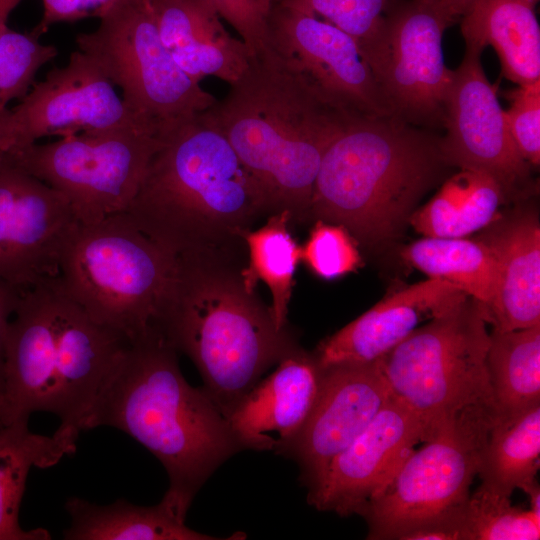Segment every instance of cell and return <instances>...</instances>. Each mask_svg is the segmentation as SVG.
Returning <instances> with one entry per match:
<instances>
[{
	"instance_id": "1",
	"label": "cell",
	"mask_w": 540,
	"mask_h": 540,
	"mask_svg": "<svg viewBox=\"0 0 540 540\" xmlns=\"http://www.w3.org/2000/svg\"><path fill=\"white\" fill-rule=\"evenodd\" d=\"M125 213L175 257L243 265L245 233L271 215L225 136L202 112L161 134Z\"/></svg>"
},
{
	"instance_id": "2",
	"label": "cell",
	"mask_w": 540,
	"mask_h": 540,
	"mask_svg": "<svg viewBox=\"0 0 540 540\" xmlns=\"http://www.w3.org/2000/svg\"><path fill=\"white\" fill-rule=\"evenodd\" d=\"M99 426L125 432L161 462L169 477L161 501L183 521L209 477L243 451L227 418L203 387L185 380L178 352L156 330L124 350L86 431Z\"/></svg>"
},
{
	"instance_id": "3",
	"label": "cell",
	"mask_w": 540,
	"mask_h": 540,
	"mask_svg": "<svg viewBox=\"0 0 540 540\" xmlns=\"http://www.w3.org/2000/svg\"><path fill=\"white\" fill-rule=\"evenodd\" d=\"M202 115L225 136L270 213L287 211L299 223L309 221L325 152L358 118L326 101L268 44Z\"/></svg>"
},
{
	"instance_id": "4",
	"label": "cell",
	"mask_w": 540,
	"mask_h": 540,
	"mask_svg": "<svg viewBox=\"0 0 540 540\" xmlns=\"http://www.w3.org/2000/svg\"><path fill=\"white\" fill-rule=\"evenodd\" d=\"M129 342L92 320L57 278L24 290L5 341L7 424L50 412L57 432L78 439Z\"/></svg>"
},
{
	"instance_id": "5",
	"label": "cell",
	"mask_w": 540,
	"mask_h": 540,
	"mask_svg": "<svg viewBox=\"0 0 540 540\" xmlns=\"http://www.w3.org/2000/svg\"><path fill=\"white\" fill-rule=\"evenodd\" d=\"M156 329L198 369L203 389L227 418L262 376L301 347L279 329L270 306L245 285L237 263L176 257Z\"/></svg>"
},
{
	"instance_id": "6",
	"label": "cell",
	"mask_w": 540,
	"mask_h": 540,
	"mask_svg": "<svg viewBox=\"0 0 540 540\" xmlns=\"http://www.w3.org/2000/svg\"><path fill=\"white\" fill-rule=\"evenodd\" d=\"M448 166L430 129L393 115L358 117L324 154L309 221L342 225L367 246L382 244L400 233Z\"/></svg>"
},
{
	"instance_id": "7",
	"label": "cell",
	"mask_w": 540,
	"mask_h": 540,
	"mask_svg": "<svg viewBox=\"0 0 540 540\" xmlns=\"http://www.w3.org/2000/svg\"><path fill=\"white\" fill-rule=\"evenodd\" d=\"M487 324L483 304L464 295L379 359L393 396L418 414L429 439L446 426L496 421Z\"/></svg>"
},
{
	"instance_id": "8",
	"label": "cell",
	"mask_w": 540,
	"mask_h": 540,
	"mask_svg": "<svg viewBox=\"0 0 540 540\" xmlns=\"http://www.w3.org/2000/svg\"><path fill=\"white\" fill-rule=\"evenodd\" d=\"M176 269V257L123 212L76 226L57 281L92 320L131 342L156 330Z\"/></svg>"
},
{
	"instance_id": "9",
	"label": "cell",
	"mask_w": 540,
	"mask_h": 540,
	"mask_svg": "<svg viewBox=\"0 0 540 540\" xmlns=\"http://www.w3.org/2000/svg\"><path fill=\"white\" fill-rule=\"evenodd\" d=\"M97 29L76 37L122 100L160 134L210 108L217 100L177 65L163 44L149 0H116Z\"/></svg>"
},
{
	"instance_id": "10",
	"label": "cell",
	"mask_w": 540,
	"mask_h": 540,
	"mask_svg": "<svg viewBox=\"0 0 540 540\" xmlns=\"http://www.w3.org/2000/svg\"><path fill=\"white\" fill-rule=\"evenodd\" d=\"M160 143L156 131L130 127L34 143L2 159L60 192L89 224L127 211Z\"/></svg>"
},
{
	"instance_id": "11",
	"label": "cell",
	"mask_w": 540,
	"mask_h": 540,
	"mask_svg": "<svg viewBox=\"0 0 540 540\" xmlns=\"http://www.w3.org/2000/svg\"><path fill=\"white\" fill-rule=\"evenodd\" d=\"M458 18L448 0H398L360 47L393 116L427 129L443 126L453 70L442 39Z\"/></svg>"
},
{
	"instance_id": "12",
	"label": "cell",
	"mask_w": 540,
	"mask_h": 540,
	"mask_svg": "<svg viewBox=\"0 0 540 540\" xmlns=\"http://www.w3.org/2000/svg\"><path fill=\"white\" fill-rule=\"evenodd\" d=\"M490 429L446 426L403 462L362 511L368 539L400 540L411 529L461 506L477 475Z\"/></svg>"
},
{
	"instance_id": "13",
	"label": "cell",
	"mask_w": 540,
	"mask_h": 540,
	"mask_svg": "<svg viewBox=\"0 0 540 540\" xmlns=\"http://www.w3.org/2000/svg\"><path fill=\"white\" fill-rule=\"evenodd\" d=\"M97 62L78 50L61 68L50 70L13 109L8 110L4 153L36 143L42 137L68 136L144 127L114 90ZM160 134V133H159Z\"/></svg>"
},
{
	"instance_id": "14",
	"label": "cell",
	"mask_w": 540,
	"mask_h": 540,
	"mask_svg": "<svg viewBox=\"0 0 540 540\" xmlns=\"http://www.w3.org/2000/svg\"><path fill=\"white\" fill-rule=\"evenodd\" d=\"M267 44L337 109L355 117L392 115L358 42L336 26L276 2Z\"/></svg>"
},
{
	"instance_id": "15",
	"label": "cell",
	"mask_w": 540,
	"mask_h": 540,
	"mask_svg": "<svg viewBox=\"0 0 540 540\" xmlns=\"http://www.w3.org/2000/svg\"><path fill=\"white\" fill-rule=\"evenodd\" d=\"M481 53L465 46L462 62L453 70L444 102L446 132L440 137V147L450 166L489 175L506 196L527 184L530 165L511 137L496 87L483 70Z\"/></svg>"
},
{
	"instance_id": "16",
	"label": "cell",
	"mask_w": 540,
	"mask_h": 540,
	"mask_svg": "<svg viewBox=\"0 0 540 540\" xmlns=\"http://www.w3.org/2000/svg\"><path fill=\"white\" fill-rule=\"evenodd\" d=\"M78 224L60 192L1 158L0 279L27 290L57 278Z\"/></svg>"
},
{
	"instance_id": "17",
	"label": "cell",
	"mask_w": 540,
	"mask_h": 540,
	"mask_svg": "<svg viewBox=\"0 0 540 540\" xmlns=\"http://www.w3.org/2000/svg\"><path fill=\"white\" fill-rule=\"evenodd\" d=\"M392 396L379 359L321 369L309 415L280 455L296 462L307 495L320 485L333 459L368 427Z\"/></svg>"
},
{
	"instance_id": "18",
	"label": "cell",
	"mask_w": 540,
	"mask_h": 540,
	"mask_svg": "<svg viewBox=\"0 0 540 540\" xmlns=\"http://www.w3.org/2000/svg\"><path fill=\"white\" fill-rule=\"evenodd\" d=\"M427 426L405 403L392 398L368 427L330 463L320 485L307 495L309 505L341 517L360 515L392 481Z\"/></svg>"
},
{
	"instance_id": "19",
	"label": "cell",
	"mask_w": 540,
	"mask_h": 540,
	"mask_svg": "<svg viewBox=\"0 0 540 540\" xmlns=\"http://www.w3.org/2000/svg\"><path fill=\"white\" fill-rule=\"evenodd\" d=\"M464 295L441 279L429 278L409 285L325 338L312 353L320 369L378 360L422 322L442 314Z\"/></svg>"
},
{
	"instance_id": "20",
	"label": "cell",
	"mask_w": 540,
	"mask_h": 540,
	"mask_svg": "<svg viewBox=\"0 0 540 540\" xmlns=\"http://www.w3.org/2000/svg\"><path fill=\"white\" fill-rule=\"evenodd\" d=\"M321 369L302 347L282 359L228 415L243 450H285L298 434L315 401Z\"/></svg>"
},
{
	"instance_id": "21",
	"label": "cell",
	"mask_w": 540,
	"mask_h": 540,
	"mask_svg": "<svg viewBox=\"0 0 540 540\" xmlns=\"http://www.w3.org/2000/svg\"><path fill=\"white\" fill-rule=\"evenodd\" d=\"M497 262V284L487 323L501 331L540 325V227L534 215L499 224L482 239Z\"/></svg>"
},
{
	"instance_id": "22",
	"label": "cell",
	"mask_w": 540,
	"mask_h": 540,
	"mask_svg": "<svg viewBox=\"0 0 540 540\" xmlns=\"http://www.w3.org/2000/svg\"><path fill=\"white\" fill-rule=\"evenodd\" d=\"M533 0H474L462 16L465 46L491 45L502 74L518 86L540 80V28Z\"/></svg>"
},
{
	"instance_id": "23",
	"label": "cell",
	"mask_w": 540,
	"mask_h": 540,
	"mask_svg": "<svg viewBox=\"0 0 540 540\" xmlns=\"http://www.w3.org/2000/svg\"><path fill=\"white\" fill-rule=\"evenodd\" d=\"M29 419L0 427V540H49L43 528L24 530L19 510L31 468H48L73 455L77 440L55 431L52 436L33 433Z\"/></svg>"
},
{
	"instance_id": "24",
	"label": "cell",
	"mask_w": 540,
	"mask_h": 540,
	"mask_svg": "<svg viewBox=\"0 0 540 540\" xmlns=\"http://www.w3.org/2000/svg\"><path fill=\"white\" fill-rule=\"evenodd\" d=\"M71 523L66 540H217L228 539L189 528L162 501L140 506L124 499L98 505L78 497L65 504Z\"/></svg>"
},
{
	"instance_id": "25",
	"label": "cell",
	"mask_w": 540,
	"mask_h": 540,
	"mask_svg": "<svg viewBox=\"0 0 540 540\" xmlns=\"http://www.w3.org/2000/svg\"><path fill=\"white\" fill-rule=\"evenodd\" d=\"M504 196L489 175L460 169L408 222L424 237L465 238L495 220Z\"/></svg>"
},
{
	"instance_id": "26",
	"label": "cell",
	"mask_w": 540,
	"mask_h": 540,
	"mask_svg": "<svg viewBox=\"0 0 540 540\" xmlns=\"http://www.w3.org/2000/svg\"><path fill=\"white\" fill-rule=\"evenodd\" d=\"M540 455V404L510 418L497 419L480 452L481 486L510 497L536 481Z\"/></svg>"
},
{
	"instance_id": "27",
	"label": "cell",
	"mask_w": 540,
	"mask_h": 540,
	"mask_svg": "<svg viewBox=\"0 0 540 540\" xmlns=\"http://www.w3.org/2000/svg\"><path fill=\"white\" fill-rule=\"evenodd\" d=\"M487 369L497 419L539 405L540 325L513 331L492 328Z\"/></svg>"
},
{
	"instance_id": "28",
	"label": "cell",
	"mask_w": 540,
	"mask_h": 540,
	"mask_svg": "<svg viewBox=\"0 0 540 540\" xmlns=\"http://www.w3.org/2000/svg\"><path fill=\"white\" fill-rule=\"evenodd\" d=\"M401 257L429 278L451 283L485 311L493 301L497 262L481 239L424 237L404 247Z\"/></svg>"
},
{
	"instance_id": "29",
	"label": "cell",
	"mask_w": 540,
	"mask_h": 540,
	"mask_svg": "<svg viewBox=\"0 0 540 540\" xmlns=\"http://www.w3.org/2000/svg\"><path fill=\"white\" fill-rule=\"evenodd\" d=\"M293 222L287 211L267 216L266 223L244 235L247 264L241 269L248 289L255 290L259 281L271 293V310L279 329L288 325V308L294 286L296 267L301 261V246L289 231Z\"/></svg>"
},
{
	"instance_id": "30",
	"label": "cell",
	"mask_w": 540,
	"mask_h": 540,
	"mask_svg": "<svg viewBox=\"0 0 540 540\" xmlns=\"http://www.w3.org/2000/svg\"><path fill=\"white\" fill-rule=\"evenodd\" d=\"M466 540H538L540 515L481 485L463 506Z\"/></svg>"
},
{
	"instance_id": "31",
	"label": "cell",
	"mask_w": 540,
	"mask_h": 540,
	"mask_svg": "<svg viewBox=\"0 0 540 540\" xmlns=\"http://www.w3.org/2000/svg\"><path fill=\"white\" fill-rule=\"evenodd\" d=\"M39 36L35 29L20 33L8 27L0 34V110L12 99L22 100L41 66L57 56L56 47L40 43Z\"/></svg>"
},
{
	"instance_id": "32",
	"label": "cell",
	"mask_w": 540,
	"mask_h": 540,
	"mask_svg": "<svg viewBox=\"0 0 540 540\" xmlns=\"http://www.w3.org/2000/svg\"><path fill=\"white\" fill-rule=\"evenodd\" d=\"M160 38L170 51L227 33L205 0H149Z\"/></svg>"
},
{
	"instance_id": "33",
	"label": "cell",
	"mask_w": 540,
	"mask_h": 540,
	"mask_svg": "<svg viewBox=\"0 0 540 540\" xmlns=\"http://www.w3.org/2000/svg\"><path fill=\"white\" fill-rule=\"evenodd\" d=\"M398 0H277L282 6L326 21L352 36L359 47L379 32Z\"/></svg>"
},
{
	"instance_id": "34",
	"label": "cell",
	"mask_w": 540,
	"mask_h": 540,
	"mask_svg": "<svg viewBox=\"0 0 540 540\" xmlns=\"http://www.w3.org/2000/svg\"><path fill=\"white\" fill-rule=\"evenodd\" d=\"M171 54L180 69L197 83L204 77L213 76L230 85L243 76L250 62L242 40L228 33L176 48Z\"/></svg>"
},
{
	"instance_id": "35",
	"label": "cell",
	"mask_w": 540,
	"mask_h": 540,
	"mask_svg": "<svg viewBox=\"0 0 540 540\" xmlns=\"http://www.w3.org/2000/svg\"><path fill=\"white\" fill-rule=\"evenodd\" d=\"M301 261L317 276L335 279L359 268L362 258L357 241L345 227L315 220L301 246Z\"/></svg>"
},
{
	"instance_id": "36",
	"label": "cell",
	"mask_w": 540,
	"mask_h": 540,
	"mask_svg": "<svg viewBox=\"0 0 540 540\" xmlns=\"http://www.w3.org/2000/svg\"><path fill=\"white\" fill-rule=\"evenodd\" d=\"M510 107L505 118L511 137L522 158L540 164V80L518 86L507 93Z\"/></svg>"
},
{
	"instance_id": "37",
	"label": "cell",
	"mask_w": 540,
	"mask_h": 540,
	"mask_svg": "<svg viewBox=\"0 0 540 540\" xmlns=\"http://www.w3.org/2000/svg\"><path fill=\"white\" fill-rule=\"evenodd\" d=\"M277 0H205L239 34L250 57L268 43V23Z\"/></svg>"
},
{
	"instance_id": "38",
	"label": "cell",
	"mask_w": 540,
	"mask_h": 540,
	"mask_svg": "<svg viewBox=\"0 0 540 540\" xmlns=\"http://www.w3.org/2000/svg\"><path fill=\"white\" fill-rule=\"evenodd\" d=\"M43 17L34 28L40 35L59 22H73L89 17L85 0H42Z\"/></svg>"
},
{
	"instance_id": "39",
	"label": "cell",
	"mask_w": 540,
	"mask_h": 540,
	"mask_svg": "<svg viewBox=\"0 0 540 540\" xmlns=\"http://www.w3.org/2000/svg\"><path fill=\"white\" fill-rule=\"evenodd\" d=\"M24 290L0 279V393L4 389L5 341L10 320Z\"/></svg>"
},
{
	"instance_id": "40",
	"label": "cell",
	"mask_w": 540,
	"mask_h": 540,
	"mask_svg": "<svg viewBox=\"0 0 540 540\" xmlns=\"http://www.w3.org/2000/svg\"><path fill=\"white\" fill-rule=\"evenodd\" d=\"M116 0H85L88 16L98 17L105 12Z\"/></svg>"
},
{
	"instance_id": "41",
	"label": "cell",
	"mask_w": 540,
	"mask_h": 540,
	"mask_svg": "<svg viewBox=\"0 0 540 540\" xmlns=\"http://www.w3.org/2000/svg\"><path fill=\"white\" fill-rule=\"evenodd\" d=\"M21 0H0V34L7 28L6 22L12 10Z\"/></svg>"
},
{
	"instance_id": "42",
	"label": "cell",
	"mask_w": 540,
	"mask_h": 540,
	"mask_svg": "<svg viewBox=\"0 0 540 540\" xmlns=\"http://www.w3.org/2000/svg\"><path fill=\"white\" fill-rule=\"evenodd\" d=\"M474 0H448L454 13L461 17L470 8Z\"/></svg>"
},
{
	"instance_id": "43",
	"label": "cell",
	"mask_w": 540,
	"mask_h": 540,
	"mask_svg": "<svg viewBox=\"0 0 540 540\" xmlns=\"http://www.w3.org/2000/svg\"><path fill=\"white\" fill-rule=\"evenodd\" d=\"M8 110L9 109L7 107L0 110V160L2 158V155L4 154L3 137H4L5 122H6Z\"/></svg>"
},
{
	"instance_id": "44",
	"label": "cell",
	"mask_w": 540,
	"mask_h": 540,
	"mask_svg": "<svg viewBox=\"0 0 540 540\" xmlns=\"http://www.w3.org/2000/svg\"><path fill=\"white\" fill-rule=\"evenodd\" d=\"M7 425L6 403L2 393H0V427Z\"/></svg>"
},
{
	"instance_id": "45",
	"label": "cell",
	"mask_w": 540,
	"mask_h": 540,
	"mask_svg": "<svg viewBox=\"0 0 540 540\" xmlns=\"http://www.w3.org/2000/svg\"><path fill=\"white\" fill-rule=\"evenodd\" d=\"M535 3H537L539 0H533Z\"/></svg>"
}]
</instances>
